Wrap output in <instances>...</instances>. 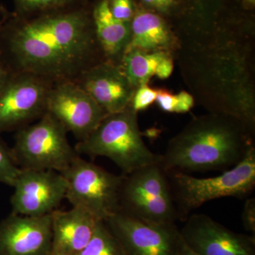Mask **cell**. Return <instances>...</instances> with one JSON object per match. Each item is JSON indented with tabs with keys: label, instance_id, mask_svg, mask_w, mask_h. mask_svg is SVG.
<instances>
[{
	"label": "cell",
	"instance_id": "5",
	"mask_svg": "<svg viewBox=\"0 0 255 255\" xmlns=\"http://www.w3.org/2000/svg\"><path fill=\"white\" fill-rule=\"evenodd\" d=\"M68 131L49 114L16 130L11 148L18 168L62 172L80 156L70 145Z\"/></svg>",
	"mask_w": 255,
	"mask_h": 255
},
{
	"label": "cell",
	"instance_id": "16",
	"mask_svg": "<svg viewBox=\"0 0 255 255\" xmlns=\"http://www.w3.org/2000/svg\"><path fill=\"white\" fill-rule=\"evenodd\" d=\"M130 30V41L126 52L136 50L172 54L179 48V39L163 16L142 6H136Z\"/></svg>",
	"mask_w": 255,
	"mask_h": 255
},
{
	"label": "cell",
	"instance_id": "2",
	"mask_svg": "<svg viewBox=\"0 0 255 255\" xmlns=\"http://www.w3.org/2000/svg\"><path fill=\"white\" fill-rule=\"evenodd\" d=\"M254 130L227 114L196 117L169 140L158 164L167 172L231 169L255 146Z\"/></svg>",
	"mask_w": 255,
	"mask_h": 255
},
{
	"label": "cell",
	"instance_id": "29",
	"mask_svg": "<svg viewBox=\"0 0 255 255\" xmlns=\"http://www.w3.org/2000/svg\"><path fill=\"white\" fill-rule=\"evenodd\" d=\"M199 255L197 253H194V251H191L190 248H189L184 243L183 245L182 251H181L180 255Z\"/></svg>",
	"mask_w": 255,
	"mask_h": 255
},
{
	"label": "cell",
	"instance_id": "13",
	"mask_svg": "<svg viewBox=\"0 0 255 255\" xmlns=\"http://www.w3.org/2000/svg\"><path fill=\"white\" fill-rule=\"evenodd\" d=\"M50 215L12 214L0 222V255H50Z\"/></svg>",
	"mask_w": 255,
	"mask_h": 255
},
{
	"label": "cell",
	"instance_id": "6",
	"mask_svg": "<svg viewBox=\"0 0 255 255\" xmlns=\"http://www.w3.org/2000/svg\"><path fill=\"white\" fill-rule=\"evenodd\" d=\"M119 212L153 223H175L179 220L168 175L158 162L123 174Z\"/></svg>",
	"mask_w": 255,
	"mask_h": 255
},
{
	"label": "cell",
	"instance_id": "4",
	"mask_svg": "<svg viewBox=\"0 0 255 255\" xmlns=\"http://www.w3.org/2000/svg\"><path fill=\"white\" fill-rule=\"evenodd\" d=\"M179 219L186 220L191 211L206 202L223 197L243 199L255 187V148L232 168L216 177L197 178L182 172H167Z\"/></svg>",
	"mask_w": 255,
	"mask_h": 255
},
{
	"label": "cell",
	"instance_id": "22",
	"mask_svg": "<svg viewBox=\"0 0 255 255\" xmlns=\"http://www.w3.org/2000/svg\"><path fill=\"white\" fill-rule=\"evenodd\" d=\"M157 90L151 88L148 83L137 87L134 92L130 106L136 112L145 110L156 101Z\"/></svg>",
	"mask_w": 255,
	"mask_h": 255
},
{
	"label": "cell",
	"instance_id": "25",
	"mask_svg": "<svg viewBox=\"0 0 255 255\" xmlns=\"http://www.w3.org/2000/svg\"><path fill=\"white\" fill-rule=\"evenodd\" d=\"M144 9L154 11L161 16L170 14L176 5V0H140Z\"/></svg>",
	"mask_w": 255,
	"mask_h": 255
},
{
	"label": "cell",
	"instance_id": "20",
	"mask_svg": "<svg viewBox=\"0 0 255 255\" xmlns=\"http://www.w3.org/2000/svg\"><path fill=\"white\" fill-rule=\"evenodd\" d=\"M15 14L27 16L87 4L88 0H13Z\"/></svg>",
	"mask_w": 255,
	"mask_h": 255
},
{
	"label": "cell",
	"instance_id": "26",
	"mask_svg": "<svg viewBox=\"0 0 255 255\" xmlns=\"http://www.w3.org/2000/svg\"><path fill=\"white\" fill-rule=\"evenodd\" d=\"M242 221L246 231L255 233V199L251 198L245 203L242 213Z\"/></svg>",
	"mask_w": 255,
	"mask_h": 255
},
{
	"label": "cell",
	"instance_id": "7",
	"mask_svg": "<svg viewBox=\"0 0 255 255\" xmlns=\"http://www.w3.org/2000/svg\"><path fill=\"white\" fill-rule=\"evenodd\" d=\"M67 182L65 199L73 207L80 208L99 221H107L120 211L119 196L124 175L78 156L60 172Z\"/></svg>",
	"mask_w": 255,
	"mask_h": 255
},
{
	"label": "cell",
	"instance_id": "14",
	"mask_svg": "<svg viewBox=\"0 0 255 255\" xmlns=\"http://www.w3.org/2000/svg\"><path fill=\"white\" fill-rule=\"evenodd\" d=\"M75 82L107 114L120 112L128 107L136 90L120 65L107 60L85 70Z\"/></svg>",
	"mask_w": 255,
	"mask_h": 255
},
{
	"label": "cell",
	"instance_id": "12",
	"mask_svg": "<svg viewBox=\"0 0 255 255\" xmlns=\"http://www.w3.org/2000/svg\"><path fill=\"white\" fill-rule=\"evenodd\" d=\"M180 230L184 243L199 255H255V236L233 232L207 215L188 216Z\"/></svg>",
	"mask_w": 255,
	"mask_h": 255
},
{
	"label": "cell",
	"instance_id": "3",
	"mask_svg": "<svg viewBox=\"0 0 255 255\" xmlns=\"http://www.w3.org/2000/svg\"><path fill=\"white\" fill-rule=\"evenodd\" d=\"M77 152L92 158L105 157L113 161L123 174L158 162L142 140L137 112L130 105L120 112L107 114L100 124L75 147Z\"/></svg>",
	"mask_w": 255,
	"mask_h": 255
},
{
	"label": "cell",
	"instance_id": "8",
	"mask_svg": "<svg viewBox=\"0 0 255 255\" xmlns=\"http://www.w3.org/2000/svg\"><path fill=\"white\" fill-rule=\"evenodd\" d=\"M53 85L32 74L11 71L0 90V133L16 131L41 118Z\"/></svg>",
	"mask_w": 255,
	"mask_h": 255
},
{
	"label": "cell",
	"instance_id": "15",
	"mask_svg": "<svg viewBox=\"0 0 255 255\" xmlns=\"http://www.w3.org/2000/svg\"><path fill=\"white\" fill-rule=\"evenodd\" d=\"M50 255H76L90 242L99 220L85 210L73 207L51 214Z\"/></svg>",
	"mask_w": 255,
	"mask_h": 255
},
{
	"label": "cell",
	"instance_id": "23",
	"mask_svg": "<svg viewBox=\"0 0 255 255\" xmlns=\"http://www.w3.org/2000/svg\"><path fill=\"white\" fill-rule=\"evenodd\" d=\"M109 9L114 17L120 21L130 22L135 10L136 5L133 0H107Z\"/></svg>",
	"mask_w": 255,
	"mask_h": 255
},
{
	"label": "cell",
	"instance_id": "19",
	"mask_svg": "<svg viewBox=\"0 0 255 255\" xmlns=\"http://www.w3.org/2000/svg\"><path fill=\"white\" fill-rule=\"evenodd\" d=\"M76 255H127L120 242L104 221H99L93 236Z\"/></svg>",
	"mask_w": 255,
	"mask_h": 255
},
{
	"label": "cell",
	"instance_id": "17",
	"mask_svg": "<svg viewBox=\"0 0 255 255\" xmlns=\"http://www.w3.org/2000/svg\"><path fill=\"white\" fill-rule=\"evenodd\" d=\"M96 37L105 60L120 64L130 41V22L114 17L107 0H97L92 5Z\"/></svg>",
	"mask_w": 255,
	"mask_h": 255
},
{
	"label": "cell",
	"instance_id": "21",
	"mask_svg": "<svg viewBox=\"0 0 255 255\" xmlns=\"http://www.w3.org/2000/svg\"><path fill=\"white\" fill-rule=\"evenodd\" d=\"M20 169L15 163L11 148L0 137V183L13 187Z\"/></svg>",
	"mask_w": 255,
	"mask_h": 255
},
{
	"label": "cell",
	"instance_id": "18",
	"mask_svg": "<svg viewBox=\"0 0 255 255\" xmlns=\"http://www.w3.org/2000/svg\"><path fill=\"white\" fill-rule=\"evenodd\" d=\"M134 88L148 83L152 77L165 80L174 70L172 54L166 52H126L119 64Z\"/></svg>",
	"mask_w": 255,
	"mask_h": 255
},
{
	"label": "cell",
	"instance_id": "9",
	"mask_svg": "<svg viewBox=\"0 0 255 255\" xmlns=\"http://www.w3.org/2000/svg\"><path fill=\"white\" fill-rule=\"evenodd\" d=\"M127 255H179L184 241L175 223H153L117 213L105 221Z\"/></svg>",
	"mask_w": 255,
	"mask_h": 255
},
{
	"label": "cell",
	"instance_id": "1",
	"mask_svg": "<svg viewBox=\"0 0 255 255\" xmlns=\"http://www.w3.org/2000/svg\"><path fill=\"white\" fill-rule=\"evenodd\" d=\"M0 57L11 71L52 84L76 82L106 60L96 37L90 3L20 16L1 6Z\"/></svg>",
	"mask_w": 255,
	"mask_h": 255
},
{
	"label": "cell",
	"instance_id": "27",
	"mask_svg": "<svg viewBox=\"0 0 255 255\" xmlns=\"http://www.w3.org/2000/svg\"><path fill=\"white\" fill-rule=\"evenodd\" d=\"M178 95H179V102L177 114L187 113L194 107V97L185 91L179 92Z\"/></svg>",
	"mask_w": 255,
	"mask_h": 255
},
{
	"label": "cell",
	"instance_id": "11",
	"mask_svg": "<svg viewBox=\"0 0 255 255\" xmlns=\"http://www.w3.org/2000/svg\"><path fill=\"white\" fill-rule=\"evenodd\" d=\"M12 188L11 213L41 217L58 209L66 196L67 182L56 171L20 169Z\"/></svg>",
	"mask_w": 255,
	"mask_h": 255
},
{
	"label": "cell",
	"instance_id": "24",
	"mask_svg": "<svg viewBox=\"0 0 255 255\" xmlns=\"http://www.w3.org/2000/svg\"><path fill=\"white\" fill-rule=\"evenodd\" d=\"M157 95L155 102H157L159 108L163 112L167 113H177L178 106H179V95H174L168 90H157Z\"/></svg>",
	"mask_w": 255,
	"mask_h": 255
},
{
	"label": "cell",
	"instance_id": "28",
	"mask_svg": "<svg viewBox=\"0 0 255 255\" xmlns=\"http://www.w3.org/2000/svg\"><path fill=\"white\" fill-rule=\"evenodd\" d=\"M10 73H11V70H9L7 65L5 64L1 57H0V90L4 86Z\"/></svg>",
	"mask_w": 255,
	"mask_h": 255
},
{
	"label": "cell",
	"instance_id": "10",
	"mask_svg": "<svg viewBox=\"0 0 255 255\" xmlns=\"http://www.w3.org/2000/svg\"><path fill=\"white\" fill-rule=\"evenodd\" d=\"M46 113L72 132L78 142L86 139L107 114L75 82L52 85L47 97Z\"/></svg>",
	"mask_w": 255,
	"mask_h": 255
},
{
	"label": "cell",
	"instance_id": "30",
	"mask_svg": "<svg viewBox=\"0 0 255 255\" xmlns=\"http://www.w3.org/2000/svg\"><path fill=\"white\" fill-rule=\"evenodd\" d=\"M246 2H248V4H254L255 2V0H244Z\"/></svg>",
	"mask_w": 255,
	"mask_h": 255
}]
</instances>
